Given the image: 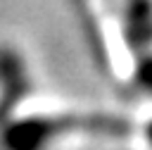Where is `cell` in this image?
<instances>
[{"mask_svg":"<svg viewBox=\"0 0 152 150\" xmlns=\"http://www.w3.org/2000/svg\"><path fill=\"white\" fill-rule=\"evenodd\" d=\"M128 121L114 114H31L0 126V150H50L71 133L124 136Z\"/></svg>","mask_w":152,"mask_h":150,"instance_id":"cell-1","label":"cell"},{"mask_svg":"<svg viewBox=\"0 0 152 150\" xmlns=\"http://www.w3.org/2000/svg\"><path fill=\"white\" fill-rule=\"evenodd\" d=\"M31 90L28 67L14 48H0V126H5L14 110Z\"/></svg>","mask_w":152,"mask_h":150,"instance_id":"cell-2","label":"cell"},{"mask_svg":"<svg viewBox=\"0 0 152 150\" xmlns=\"http://www.w3.org/2000/svg\"><path fill=\"white\" fill-rule=\"evenodd\" d=\"M121 29L135 55L152 50V0H121Z\"/></svg>","mask_w":152,"mask_h":150,"instance_id":"cell-3","label":"cell"},{"mask_svg":"<svg viewBox=\"0 0 152 150\" xmlns=\"http://www.w3.org/2000/svg\"><path fill=\"white\" fill-rule=\"evenodd\" d=\"M133 83L138 90L145 95H152V50L140 52L135 60V71H133Z\"/></svg>","mask_w":152,"mask_h":150,"instance_id":"cell-4","label":"cell"},{"mask_svg":"<svg viewBox=\"0 0 152 150\" xmlns=\"http://www.w3.org/2000/svg\"><path fill=\"white\" fill-rule=\"evenodd\" d=\"M147 143H150V145H152V121H150V124H147Z\"/></svg>","mask_w":152,"mask_h":150,"instance_id":"cell-5","label":"cell"}]
</instances>
